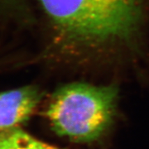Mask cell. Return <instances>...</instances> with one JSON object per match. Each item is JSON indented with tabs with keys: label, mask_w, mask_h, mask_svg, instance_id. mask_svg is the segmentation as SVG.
<instances>
[{
	"label": "cell",
	"mask_w": 149,
	"mask_h": 149,
	"mask_svg": "<svg viewBox=\"0 0 149 149\" xmlns=\"http://www.w3.org/2000/svg\"><path fill=\"white\" fill-rule=\"evenodd\" d=\"M118 92L114 85L68 84L52 95L46 115L60 136L74 142H92L100 139L111 125Z\"/></svg>",
	"instance_id": "2"
},
{
	"label": "cell",
	"mask_w": 149,
	"mask_h": 149,
	"mask_svg": "<svg viewBox=\"0 0 149 149\" xmlns=\"http://www.w3.org/2000/svg\"><path fill=\"white\" fill-rule=\"evenodd\" d=\"M35 86H25L0 93V130L18 127L27 120L41 100Z\"/></svg>",
	"instance_id": "3"
},
{
	"label": "cell",
	"mask_w": 149,
	"mask_h": 149,
	"mask_svg": "<svg viewBox=\"0 0 149 149\" xmlns=\"http://www.w3.org/2000/svg\"><path fill=\"white\" fill-rule=\"evenodd\" d=\"M11 0H0V4H3V3H8L10 2Z\"/></svg>",
	"instance_id": "5"
},
{
	"label": "cell",
	"mask_w": 149,
	"mask_h": 149,
	"mask_svg": "<svg viewBox=\"0 0 149 149\" xmlns=\"http://www.w3.org/2000/svg\"><path fill=\"white\" fill-rule=\"evenodd\" d=\"M54 51L81 58L130 49L143 25V0H39Z\"/></svg>",
	"instance_id": "1"
},
{
	"label": "cell",
	"mask_w": 149,
	"mask_h": 149,
	"mask_svg": "<svg viewBox=\"0 0 149 149\" xmlns=\"http://www.w3.org/2000/svg\"><path fill=\"white\" fill-rule=\"evenodd\" d=\"M0 149H62L34 138L19 127L0 130Z\"/></svg>",
	"instance_id": "4"
}]
</instances>
